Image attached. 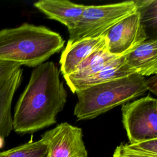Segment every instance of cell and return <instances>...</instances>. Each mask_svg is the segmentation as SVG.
I'll list each match as a JSON object with an SVG mask.
<instances>
[{"label":"cell","mask_w":157,"mask_h":157,"mask_svg":"<svg viewBox=\"0 0 157 157\" xmlns=\"http://www.w3.org/2000/svg\"><path fill=\"white\" fill-rule=\"evenodd\" d=\"M45 157H48V155H47V156H45Z\"/></svg>","instance_id":"cell-20"},{"label":"cell","mask_w":157,"mask_h":157,"mask_svg":"<svg viewBox=\"0 0 157 157\" xmlns=\"http://www.w3.org/2000/svg\"><path fill=\"white\" fill-rule=\"evenodd\" d=\"M129 145L134 148L151 155H157V138L149 139L137 142Z\"/></svg>","instance_id":"cell-18"},{"label":"cell","mask_w":157,"mask_h":157,"mask_svg":"<svg viewBox=\"0 0 157 157\" xmlns=\"http://www.w3.org/2000/svg\"><path fill=\"white\" fill-rule=\"evenodd\" d=\"M21 66L14 62L0 60V89L11 75Z\"/></svg>","instance_id":"cell-17"},{"label":"cell","mask_w":157,"mask_h":157,"mask_svg":"<svg viewBox=\"0 0 157 157\" xmlns=\"http://www.w3.org/2000/svg\"><path fill=\"white\" fill-rule=\"evenodd\" d=\"M120 58L110 53L107 48L95 51L80 64L74 72L64 78L67 84L85 78L111 66Z\"/></svg>","instance_id":"cell-12"},{"label":"cell","mask_w":157,"mask_h":157,"mask_svg":"<svg viewBox=\"0 0 157 157\" xmlns=\"http://www.w3.org/2000/svg\"><path fill=\"white\" fill-rule=\"evenodd\" d=\"M23 77V69L17 70L0 89V137L5 139L13 130L12 104Z\"/></svg>","instance_id":"cell-11"},{"label":"cell","mask_w":157,"mask_h":157,"mask_svg":"<svg viewBox=\"0 0 157 157\" xmlns=\"http://www.w3.org/2000/svg\"><path fill=\"white\" fill-rule=\"evenodd\" d=\"M123 56L118 59L111 66L101 70L96 74L86 77L85 78L77 80L67 84L71 91L75 93L76 91L112 80L124 77L131 75L123 66Z\"/></svg>","instance_id":"cell-13"},{"label":"cell","mask_w":157,"mask_h":157,"mask_svg":"<svg viewBox=\"0 0 157 157\" xmlns=\"http://www.w3.org/2000/svg\"><path fill=\"white\" fill-rule=\"evenodd\" d=\"M107 48L104 36L93 38H85L67 43L63 50L61 59V72L63 77L74 72L80 64L95 51Z\"/></svg>","instance_id":"cell-8"},{"label":"cell","mask_w":157,"mask_h":157,"mask_svg":"<svg viewBox=\"0 0 157 157\" xmlns=\"http://www.w3.org/2000/svg\"><path fill=\"white\" fill-rule=\"evenodd\" d=\"M137 9L134 1L99 6L86 5L75 26L68 30L67 43L103 36L114 25Z\"/></svg>","instance_id":"cell-4"},{"label":"cell","mask_w":157,"mask_h":157,"mask_svg":"<svg viewBox=\"0 0 157 157\" xmlns=\"http://www.w3.org/2000/svg\"><path fill=\"white\" fill-rule=\"evenodd\" d=\"M123 56V66L130 74L149 76L157 74V40L147 39Z\"/></svg>","instance_id":"cell-9"},{"label":"cell","mask_w":157,"mask_h":157,"mask_svg":"<svg viewBox=\"0 0 157 157\" xmlns=\"http://www.w3.org/2000/svg\"><path fill=\"white\" fill-rule=\"evenodd\" d=\"M48 157H88L81 128L63 122L44 132Z\"/></svg>","instance_id":"cell-7"},{"label":"cell","mask_w":157,"mask_h":157,"mask_svg":"<svg viewBox=\"0 0 157 157\" xmlns=\"http://www.w3.org/2000/svg\"><path fill=\"white\" fill-rule=\"evenodd\" d=\"M145 80L134 74L78 90L74 114L78 120H90L123 105L148 90Z\"/></svg>","instance_id":"cell-3"},{"label":"cell","mask_w":157,"mask_h":157,"mask_svg":"<svg viewBox=\"0 0 157 157\" xmlns=\"http://www.w3.org/2000/svg\"><path fill=\"white\" fill-rule=\"evenodd\" d=\"M137 10L140 14L141 21L144 25L145 23L149 22L151 25L156 27V0L134 1Z\"/></svg>","instance_id":"cell-15"},{"label":"cell","mask_w":157,"mask_h":157,"mask_svg":"<svg viewBox=\"0 0 157 157\" xmlns=\"http://www.w3.org/2000/svg\"><path fill=\"white\" fill-rule=\"evenodd\" d=\"M103 36L106 38L107 51L119 57L128 53L148 39L146 28L141 21L137 9L114 25Z\"/></svg>","instance_id":"cell-6"},{"label":"cell","mask_w":157,"mask_h":157,"mask_svg":"<svg viewBox=\"0 0 157 157\" xmlns=\"http://www.w3.org/2000/svg\"><path fill=\"white\" fill-rule=\"evenodd\" d=\"M113 157H157V155L146 153L132 148L129 144L121 143L115 149Z\"/></svg>","instance_id":"cell-16"},{"label":"cell","mask_w":157,"mask_h":157,"mask_svg":"<svg viewBox=\"0 0 157 157\" xmlns=\"http://www.w3.org/2000/svg\"><path fill=\"white\" fill-rule=\"evenodd\" d=\"M122 122L129 144L157 138V100L147 96L122 105Z\"/></svg>","instance_id":"cell-5"},{"label":"cell","mask_w":157,"mask_h":157,"mask_svg":"<svg viewBox=\"0 0 157 157\" xmlns=\"http://www.w3.org/2000/svg\"><path fill=\"white\" fill-rule=\"evenodd\" d=\"M34 6L48 18L59 21L70 30L78 22L86 5L66 0H40L35 2Z\"/></svg>","instance_id":"cell-10"},{"label":"cell","mask_w":157,"mask_h":157,"mask_svg":"<svg viewBox=\"0 0 157 157\" xmlns=\"http://www.w3.org/2000/svg\"><path fill=\"white\" fill-rule=\"evenodd\" d=\"M145 85L148 90H150L154 94H157V77L156 75H154L152 77H150L145 80Z\"/></svg>","instance_id":"cell-19"},{"label":"cell","mask_w":157,"mask_h":157,"mask_svg":"<svg viewBox=\"0 0 157 157\" xmlns=\"http://www.w3.org/2000/svg\"><path fill=\"white\" fill-rule=\"evenodd\" d=\"M61 36L45 26L27 23L0 29V60L36 67L63 47Z\"/></svg>","instance_id":"cell-2"},{"label":"cell","mask_w":157,"mask_h":157,"mask_svg":"<svg viewBox=\"0 0 157 157\" xmlns=\"http://www.w3.org/2000/svg\"><path fill=\"white\" fill-rule=\"evenodd\" d=\"M67 96L54 63L48 61L35 67L15 106L13 130L21 134L33 133L55 124Z\"/></svg>","instance_id":"cell-1"},{"label":"cell","mask_w":157,"mask_h":157,"mask_svg":"<svg viewBox=\"0 0 157 157\" xmlns=\"http://www.w3.org/2000/svg\"><path fill=\"white\" fill-rule=\"evenodd\" d=\"M47 153V144L40 139L0 151V157H45Z\"/></svg>","instance_id":"cell-14"}]
</instances>
